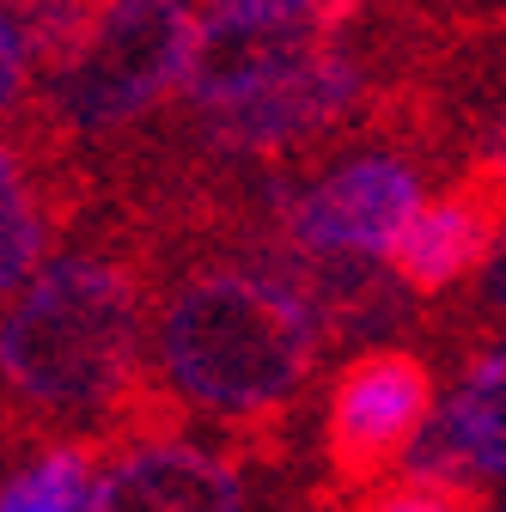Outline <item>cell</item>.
Returning <instances> with one entry per match:
<instances>
[{
    "instance_id": "1",
    "label": "cell",
    "mask_w": 506,
    "mask_h": 512,
    "mask_svg": "<svg viewBox=\"0 0 506 512\" xmlns=\"http://www.w3.org/2000/svg\"><path fill=\"white\" fill-rule=\"evenodd\" d=\"M324 348V324L299 287L263 269H196L159 311V366L171 391L208 415H281Z\"/></svg>"
},
{
    "instance_id": "2",
    "label": "cell",
    "mask_w": 506,
    "mask_h": 512,
    "mask_svg": "<svg viewBox=\"0 0 506 512\" xmlns=\"http://www.w3.org/2000/svg\"><path fill=\"white\" fill-rule=\"evenodd\" d=\"M141 366V281L110 256L37 269L0 317V384L31 409L122 403Z\"/></svg>"
},
{
    "instance_id": "3",
    "label": "cell",
    "mask_w": 506,
    "mask_h": 512,
    "mask_svg": "<svg viewBox=\"0 0 506 512\" xmlns=\"http://www.w3.org/2000/svg\"><path fill=\"white\" fill-rule=\"evenodd\" d=\"M196 7L177 0H122L80 7L74 31L49 49V110L74 135H110L183 86Z\"/></svg>"
},
{
    "instance_id": "4",
    "label": "cell",
    "mask_w": 506,
    "mask_h": 512,
    "mask_svg": "<svg viewBox=\"0 0 506 512\" xmlns=\"http://www.w3.org/2000/svg\"><path fill=\"white\" fill-rule=\"evenodd\" d=\"M348 0H226L196 13L183 61V98L196 110L232 104L305 61L336 49V25H348Z\"/></svg>"
},
{
    "instance_id": "5",
    "label": "cell",
    "mask_w": 506,
    "mask_h": 512,
    "mask_svg": "<svg viewBox=\"0 0 506 512\" xmlns=\"http://www.w3.org/2000/svg\"><path fill=\"white\" fill-rule=\"evenodd\" d=\"M433 421V372L409 348L354 354L324 397V464L342 488L385 482L391 464Z\"/></svg>"
},
{
    "instance_id": "6",
    "label": "cell",
    "mask_w": 506,
    "mask_h": 512,
    "mask_svg": "<svg viewBox=\"0 0 506 512\" xmlns=\"http://www.w3.org/2000/svg\"><path fill=\"white\" fill-rule=\"evenodd\" d=\"M421 214V177L415 165L391 153H366L336 165L324 183H311L287 208V232L305 256H348V263H372L391 256L409 220Z\"/></svg>"
},
{
    "instance_id": "7",
    "label": "cell",
    "mask_w": 506,
    "mask_h": 512,
    "mask_svg": "<svg viewBox=\"0 0 506 512\" xmlns=\"http://www.w3.org/2000/svg\"><path fill=\"white\" fill-rule=\"evenodd\" d=\"M360 98H366V68L348 49H324L305 68L244 92L232 104L202 110V141L214 153H244V159L287 153L311 135H324V128H336Z\"/></svg>"
},
{
    "instance_id": "8",
    "label": "cell",
    "mask_w": 506,
    "mask_h": 512,
    "mask_svg": "<svg viewBox=\"0 0 506 512\" xmlns=\"http://www.w3.org/2000/svg\"><path fill=\"white\" fill-rule=\"evenodd\" d=\"M250 506H257L250 464L189 439L135 445L98 482V512H250Z\"/></svg>"
},
{
    "instance_id": "9",
    "label": "cell",
    "mask_w": 506,
    "mask_h": 512,
    "mask_svg": "<svg viewBox=\"0 0 506 512\" xmlns=\"http://www.w3.org/2000/svg\"><path fill=\"white\" fill-rule=\"evenodd\" d=\"M506 226V165H482L470 183H458L446 202H433L409 220V232L391 250L397 287L409 293H446L464 281L482 256H494V232Z\"/></svg>"
},
{
    "instance_id": "10",
    "label": "cell",
    "mask_w": 506,
    "mask_h": 512,
    "mask_svg": "<svg viewBox=\"0 0 506 512\" xmlns=\"http://www.w3.org/2000/svg\"><path fill=\"white\" fill-rule=\"evenodd\" d=\"M446 421H452V433H458V445H464L470 470L506 482V348L482 354V360L464 372V384H458Z\"/></svg>"
},
{
    "instance_id": "11",
    "label": "cell",
    "mask_w": 506,
    "mask_h": 512,
    "mask_svg": "<svg viewBox=\"0 0 506 512\" xmlns=\"http://www.w3.org/2000/svg\"><path fill=\"white\" fill-rule=\"evenodd\" d=\"M0 512H98V482L86 452L61 445L0 482Z\"/></svg>"
},
{
    "instance_id": "12",
    "label": "cell",
    "mask_w": 506,
    "mask_h": 512,
    "mask_svg": "<svg viewBox=\"0 0 506 512\" xmlns=\"http://www.w3.org/2000/svg\"><path fill=\"white\" fill-rule=\"evenodd\" d=\"M37 263H43V214L31 202L19 159L0 147V293L19 287Z\"/></svg>"
},
{
    "instance_id": "13",
    "label": "cell",
    "mask_w": 506,
    "mask_h": 512,
    "mask_svg": "<svg viewBox=\"0 0 506 512\" xmlns=\"http://www.w3.org/2000/svg\"><path fill=\"white\" fill-rule=\"evenodd\" d=\"M348 512H488L482 488H433V482H372L354 494Z\"/></svg>"
},
{
    "instance_id": "14",
    "label": "cell",
    "mask_w": 506,
    "mask_h": 512,
    "mask_svg": "<svg viewBox=\"0 0 506 512\" xmlns=\"http://www.w3.org/2000/svg\"><path fill=\"white\" fill-rule=\"evenodd\" d=\"M25 61H31V49H25V25H19V13L0 7V110L19 98V86H25Z\"/></svg>"
},
{
    "instance_id": "15",
    "label": "cell",
    "mask_w": 506,
    "mask_h": 512,
    "mask_svg": "<svg viewBox=\"0 0 506 512\" xmlns=\"http://www.w3.org/2000/svg\"><path fill=\"white\" fill-rule=\"evenodd\" d=\"M482 293H488V305L506 317V238L494 244V256H488V269H482Z\"/></svg>"
}]
</instances>
